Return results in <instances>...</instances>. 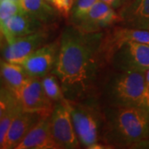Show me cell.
Listing matches in <instances>:
<instances>
[{"label":"cell","instance_id":"7","mask_svg":"<svg viewBox=\"0 0 149 149\" xmlns=\"http://www.w3.org/2000/svg\"><path fill=\"white\" fill-rule=\"evenodd\" d=\"M23 110L51 115L54 105L43 89L42 78L28 77L21 87L13 91Z\"/></svg>","mask_w":149,"mask_h":149},{"label":"cell","instance_id":"17","mask_svg":"<svg viewBox=\"0 0 149 149\" xmlns=\"http://www.w3.org/2000/svg\"><path fill=\"white\" fill-rule=\"evenodd\" d=\"M25 13L42 22L51 25L59 20L60 13L47 0H19Z\"/></svg>","mask_w":149,"mask_h":149},{"label":"cell","instance_id":"10","mask_svg":"<svg viewBox=\"0 0 149 149\" xmlns=\"http://www.w3.org/2000/svg\"><path fill=\"white\" fill-rule=\"evenodd\" d=\"M50 117L42 113L21 110L14 118L8 129L3 143L0 146L1 149L17 148L25 136L33 127L45 118Z\"/></svg>","mask_w":149,"mask_h":149},{"label":"cell","instance_id":"25","mask_svg":"<svg viewBox=\"0 0 149 149\" xmlns=\"http://www.w3.org/2000/svg\"><path fill=\"white\" fill-rule=\"evenodd\" d=\"M145 77H146V83H147V85L149 87V69L145 73Z\"/></svg>","mask_w":149,"mask_h":149},{"label":"cell","instance_id":"22","mask_svg":"<svg viewBox=\"0 0 149 149\" xmlns=\"http://www.w3.org/2000/svg\"><path fill=\"white\" fill-rule=\"evenodd\" d=\"M54 7L61 16L68 17L70 15L72 7L75 0H47Z\"/></svg>","mask_w":149,"mask_h":149},{"label":"cell","instance_id":"19","mask_svg":"<svg viewBox=\"0 0 149 149\" xmlns=\"http://www.w3.org/2000/svg\"><path fill=\"white\" fill-rule=\"evenodd\" d=\"M42 83L46 95L53 103L63 102L66 100L58 78L55 74L52 73L45 75L42 78Z\"/></svg>","mask_w":149,"mask_h":149},{"label":"cell","instance_id":"20","mask_svg":"<svg viewBox=\"0 0 149 149\" xmlns=\"http://www.w3.org/2000/svg\"><path fill=\"white\" fill-rule=\"evenodd\" d=\"M98 1L99 0H75L70 15L72 25L74 26L78 24Z\"/></svg>","mask_w":149,"mask_h":149},{"label":"cell","instance_id":"6","mask_svg":"<svg viewBox=\"0 0 149 149\" xmlns=\"http://www.w3.org/2000/svg\"><path fill=\"white\" fill-rule=\"evenodd\" d=\"M49 120L52 135L61 148L73 149L80 147L66 100L54 105Z\"/></svg>","mask_w":149,"mask_h":149},{"label":"cell","instance_id":"5","mask_svg":"<svg viewBox=\"0 0 149 149\" xmlns=\"http://www.w3.org/2000/svg\"><path fill=\"white\" fill-rule=\"evenodd\" d=\"M107 60L119 71L146 73L149 69V44L124 42L114 49Z\"/></svg>","mask_w":149,"mask_h":149},{"label":"cell","instance_id":"8","mask_svg":"<svg viewBox=\"0 0 149 149\" xmlns=\"http://www.w3.org/2000/svg\"><path fill=\"white\" fill-rule=\"evenodd\" d=\"M50 32L47 27L25 37L15 38L7 43L3 51L4 60L9 62L22 64L37 49L47 43Z\"/></svg>","mask_w":149,"mask_h":149},{"label":"cell","instance_id":"3","mask_svg":"<svg viewBox=\"0 0 149 149\" xmlns=\"http://www.w3.org/2000/svg\"><path fill=\"white\" fill-rule=\"evenodd\" d=\"M104 95L110 106L137 107L149 111V87L145 73L120 71L107 82Z\"/></svg>","mask_w":149,"mask_h":149},{"label":"cell","instance_id":"9","mask_svg":"<svg viewBox=\"0 0 149 149\" xmlns=\"http://www.w3.org/2000/svg\"><path fill=\"white\" fill-rule=\"evenodd\" d=\"M60 50V40L46 43L22 64L29 77L42 78L54 68Z\"/></svg>","mask_w":149,"mask_h":149},{"label":"cell","instance_id":"24","mask_svg":"<svg viewBox=\"0 0 149 149\" xmlns=\"http://www.w3.org/2000/svg\"><path fill=\"white\" fill-rule=\"evenodd\" d=\"M135 148H149V140L148 141H145V142H143V143H139V145H137Z\"/></svg>","mask_w":149,"mask_h":149},{"label":"cell","instance_id":"2","mask_svg":"<svg viewBox=\"0 0 149 149\" xmlns=\"http://www.w3.org/2000/svg\"><path fill=\"white\" fill-rule=\"evenodd\" d=\"M102 140L114 147L133 148L149 140V111L137 107L109 105L104 112Z\"/></svg>","mask_w":149,"mask_h":149},{"label":"cell","instance_id":"23","mask_svg":"<svg viewBox=\"0 0 149 149\" xmlns=\"http://www.w3.org/2000/svg\"><path fill=\"white\" fill-rule=\"evenodd\" d=\"M100 1L106 3L107 5L110 6L111 8H114V9L120 8L123 6L122 0H100Z\"/></svg>","mask_w":149,"mask_h":149},{"label":"cell","instance_id":"21","mask_svg":"<svg viewBox=\"0 0 149 149\" xmlns=\"http://www.w3.org/2000/svg\"><path fill=\"white\" fill-rule=\"evenodd\" d=\"M20 1L1 0L0 2V22H3L22 12Z\"/></svg>","mask_w":149,"mask_h":149},{"label":"cell","instance_id":"16","mask_svg":"<svg viewBox=\"0 0 149 149\" xmlns=\"http://www.w3.org/2000/svg\"><path fill=\"white\" fill-rule=\"evenodd\" d=\"M22 110L15 95L3 86L0 94V146L3 143L14 118Z\"/></svg>","mask_w":149,"mask_h":149},{"label":"cell","instance_id":"15","mask_svg":"<svg viewBox=\"0 0 149 149\" xmlns=\"http://www.w3.org/2000/svg\"><path fill=\"white\" fill-rule=\"evenodd\" d=\"M49 118H45L25 136L16 149H61L51 133Z\"/></svg>","mask_w":149,"mask_h":149},{"label":"cell","instance_id":"18","mask_svg":"<svg viewBox=\"0 0 149 149\" xmlns=\"http://www.w3.org/2000/svg\"><path fill=\"white\" fill-rule=\"evenodd\" d=\"M1 76L5 87L11 91L18 90L29 77L22 65L5 60L1 61Z\"/></svg>","mask_w":149,"mask_h":149},{"label":"cell","instance_id":"12","mask_svg":"<svg viewBox=\"0 0 149 149\" xmlns=\"http://www.w3.org/2000/svg\"><path fill=\"white\" fill-rule=\"evenodd\" d=\"M0 23L2 35L7 43L15 38L25 37L47 27V25L27 15L23 11L5 21L0 22Z\"/></svg>","mask_w":149,"mask_h":149},{"label":"cell","instance_id":"14","mask_svg":"<svg viewBox=\"0 0 149 149\" xmlns=\"http://www.w3.org/2000/svg\"><path fill=\"white\" fill-rule=\"evenodd\" d=\"M127 42L149 44V31L126 27L114 28L109 35L104 37L103 51L105 60L114 49Z\"/></svg>","mask_w":149,"mask_h":149},{"label":"cell","instance_id":"4","mask_svg":"<svg viewBox=\"0 0 149 149\" xmlns=\"http://www.w3.org/2000/svg\"><path fill=\"white\" fill-rule=\"evenodd\" d=\"M74 130L80 145L91 148L101 140L104 128V113L90 101L66 100Z\"/></svg>","mask_w":149,"mask_h":149},{"label":"cell","instance_id":"13","mask_svg":"<svg viewBox=\"0 0 149 149\" xmlns=\"http://www.w3.org/2000/svg\"><path fill=\"white\" fill-rule=\"evenodd\" d=\"M118 15L123 27L149 31V0H131L119 8Z\"/></svg>","mask_w":149,"mask_h":149},{"label":"cell","instance_id":"1","mask_svg":"<svg viewBox=\"0 0 149 149\" xmlns=\"http://www.w3.org/2000/svg\"><path fill=\"white\" fill-rule=\"evenodd\" d=\"M104 33L85 32L68 26L60 38V50L52 73L58 78L65 97L72 101H90L95 96L105 56Z\"/></svg>","mask_w":149,"mask_h":149},{"label":"cell","instance_id":"11","mask_svg":"<svg viewBox=\"0 0 149 149\" xmlns=\"http://www.w3.org/2000/svg\"><path fill=\"white\" fill-rule=\"evenodd\" d=\"M119 20V15L114 8L99 0L74 27L85 32H100L102 28L109 27Z\"/></svg>","mask_w":149,"mask_h":149}]
</instances>
